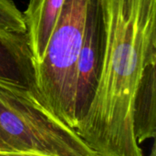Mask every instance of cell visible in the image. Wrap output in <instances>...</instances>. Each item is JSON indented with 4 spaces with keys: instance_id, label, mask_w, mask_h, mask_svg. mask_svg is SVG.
<instances>
[{
    "instance_id": "obj_5",
    "label": "cell",
    "mask_w": 156,
    "mask_h": 156,
    "mask_svg": "<svg viewBox=\"0 0 156 156\" xmlns=\"http://www.w3.org/2000/svg\"><path fill=\"white\" fill-rule=\"evenodd\" d=\"M0 80L36 89L34 59L27 34L0 30Z\"/></svg>"
},
{
    "instance_id": "obj_7",
    "label": "cell",
    "mask_w": 156,
    "mask_h": 156,
    "mask_svg": "<svg viewBox=\"0 0 156 156\" xmlns=\"http://www.w3.org/2000/svg\"><path fill=\"white\" fill-rule=\"evenodd\" d=\"M156 69L145 76L139 90L134 109V131L142 144L156 135Z\"/></svg>"
},
{
    "instance_id": "obj_9",
    "label": "cell",
    "mask_w": 156,
    "mask_h": 156,
    "mask_svg": "<svg viewBox=\"0 0 156 156\" xmlns=\"http://www.w3.org/2000/svg\"><path fill=\"white\" fill-rule=\"evenodd\" d=\"M0 156H38V155L27 154H17V153H3V152H0Z\"/></svg>"
},
{
    "instance_id": "obj_2",
    "label": "cell",
    "mask_w": 156,
    "mask_h": 156,
    "mask_svg": "<svg viewBox=\"0 0 156 156\" xmlns=\"http://www.w3.org/2000/svg\"><path fill=\"white\" fill-rule=\"evenodd\" d=\"M0 152L99 156L43 102L36 89L0 80Z\"/></svg>"
},
{
    "instance_id": "obj_1",
    "label": "cell",
    "mask_w": 156,
    "mask_h": 156,
    "mask_svg": "<svg viewBox=\"0 0 156 156\" xmlns=\"http://www.w3.org/2000/svg\"><path fill=\"white\" fill-rule=\"evenodd\" d=\"M103 47L99 80L76 132L99 156H144L135 102L156 69V0H100Z\"/></svg>"
},
{
    "instance_id": "obj_4",
    "label": "cell",
    "mask_w": 156,
    "mask_h": 156,
    "mask_svg": "<svg viewBox=\"0 0 156 156\" xmlns=\"http://www.w3.org/2000/svg\"><path fill=\"white\" fill-rule=\"evenodd\" d=\"M103 27L100 0H90L83 41L77 64L76 112L79 120L94 95L102 58Z\"/></svg>"
},
{
    "instance_id": "obj_8",
    "label": "cell",
    "mask_w": 156,
    "mask_h": 156,
    "mask_svg": "<svg viewBox=\"0 0 156 156\" xmlns=\"http://www.w3.org/2000/svg\"><path fill=\"white\" fill-rule=\"evenodd\" d=\"M0 30L27 34L23 13L12 0H0Z\"/></svg>"
},
{
    "instance_id": "obj_10",
    "label": "cell",
    "mask_w": 156,
    "mask_h": 156,
    "mask_svg": "<svg viewBox=\"0 0 156 156\" xmlns=\"http://www.w3.org/2000/svg\"><path fill=\"white\" fill-rule=\"evenodd\" d=\"M150 156H156V154H155V144H154V146H153V150H152V153H151Z\"/></svg>"
},
{
    "instance_id": "obj_6",
    "label": "cell",
    "mask_w": 156,
    "mask_h": 156,
    "mask_svg": "<svg viewBox=\"0 0 156 156\" xmlns=\"http://www.w3.org/2000/svg\"><path fill=\"white\" fill-rule=\"evenodd\" d=\"M65 0H28L23 13L34 65L43 60Z\"/></svg>"
},
{
    "instance_id": "obj_3",
    "label": "cell",
    "mask_w": 156,
    "mask_h": 156,
    "mask_svg": "<svg viewBox=\"0 0 156 156\" xmlns=\"http://www.w3.org/2000/svg\"><path fill=\"white\" fill-rule=\"evenodd\" d=\"M90 0H65L43 60L34 65L37 91L47 107L76 129L77 64Z\"/></svg>"
}]
</instances>
